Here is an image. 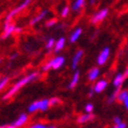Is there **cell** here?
Masks as SVG:
<instances>
[{"instance_id": "1", "label": "cell", "mask_w": 128, "mask_h": 128, "mask_svg": "<svg viewBox=\"0 0 128 128\" xmlns=\"http://www.w3.org/2000/svg\"><path fill=\"white\" fill-rule=\"evenodd\" d=\"M38 76H39L38 72H32V74H28V76L23 77L22 79H20L18 82H16V83L13 85V86L8 90V92L3 96L2 99H3V100H8V99H10V98L13 97V96H15L16 94H17L21 88L24 87L28 83H30V82H32V81H34L35 79L38 78Z\"/></svg>"}, {"instance_id": "2", "label": "cell", "mask_w": 128, "mask_h": 128, "mask_svg": "<svg viewBox=\"0 0 128 128\" xmlns=\"http://www.w3.org/2000/svg\"><path fill=\"white\" fill-rule=\"evenodd\" d=\"M64 63H65V58L63 56H57L55 58H52V60H50L46 64H44L42 69H43V72H47L50 70V69H60L63 65Z\"/></svg>"}, {"instance_id": "3", "label": "cell", "mask_w": 128, "mask_h": 128, "mask_svg": "<svg viewBox=\"0 0 128 128\" xmlns=\"http://www.w3.org/2000/svg\"><path fill=\"white\" fill-rule=\"evenodd\" d=\"M32 1L33 0H24V1L21 3L20 5H18L16 8H14V10H12L8 14V16H6V18H5V21H10L12 20V18H14L16 15H18L20 12H22L23 10H25L26 8L28 6V5L32 3Z\"/></svg>"}, {"instance_id": "4", "label": "cell", "mask_w": 128, "mask_h": 128, "mask_svg": "<svg viewBox=\"0 0 128 128\" xmlns=\"http://www.w3.org/2000/svg\"><path fill=\"white\" fill-rule=\"evenodd\" d=\"M108 13H109V10L108 8H102V10H100L99 12H97L94 16H92V23L94 24H98L100 22H102V21L107 17L108 16Z\"/></svg>"}, {"instance_id": "5", "label": "cell", "mask_w": 128, "mask_h": 128, "mask_svg": "<svg viewBox=\"0 0 128 128\" xmlns=\"http://www.w3.org/2000/svg\"><path fill=\"white\" fill-rule=\"evenodd\" d=\"M109 56H110V48L108 46H106L101 50V52L99 54V56L97 58L98 65H104V64L107 62V60L109 59Z\"/></svg>"}, {"instance_id": "6", "label": "cell", "mask_w": 128, "mask_h": 128, "mask_svg": "<svg viewBox=\"0 0 128 128\" xmlns=\"http://www.w3.org/2000/svg\"><path fill=\"white\" fill-rule=\"evenodd\" d=\"M107 85H108V82H107V80H105V79H102V80H99L98 82H96V84L94 85V92L96 94H101L102 92H104V90L107 88Z\"/></svg>"}, {"instance_id": "7", "label": "cell", "mask_w": 128, "mask_h": 128, "mask_svg": "<svg viewBox=\"0 0 128 128\" xmlns=\"http://www.w3.org/2000/svg\"><path fill=\"white\" fill-rule=\"evenodd\" d=\"M83 56H84V52L82 50H79L76 52V54L74 55L72 60V69H77L78 68L79 63L81 62Z\"/></svg>"}, {"instance_id": "8", "label": "cell", "mask_w": 128, "mask_h": 128, "mask_svg": "<svg viewBox=\"0 0 128 128\" xmlns=\"http://www.w3.org/2000/svg\"><path fill=\"white\" fill-rule=\"evenodd\" d=\"M28 116L26 114H21L19 116H18V119H16V121L13 123L14 126L16 127H22L23 125H25L26 123H28Z\"/></svg>"}, {"instance_id": "9", "label": "cell", "mask_w": 128, "mask_h": 128, "mask_svg": "<svg viewBox=\"0 0 128 128\" xmlns=\"http://www.w3.org/2000/svg\"><path fill=\"white\" fill-rule=\"evenodd\" d=\"M48 14V10H41V12L37 15V16H35V17L30 20V25H35V24H37L38 22H40L41 20H43L45 17H46V15Z\"/></svg>"}, {"instance_id": "10", "label": "cell", "mask_w": 128, "mask_h": 128, "mask_svg": "<svg viewBox=\"0 0 128 128\" xmlns=\"http://www.w3.org/2000/svg\"><path fill=\"white\" fill-rule=\"evenodd\" d=\"M94 116L92 114H87V112H85V114H80V116H78L77 123H78V124H85V123H87V122L94 120Z\"/></svg>"}, {"instance_id": "11", "label": "cell", "mask_w": 128, "mask_h": 128, "mask_svg": "<svg viewBox=\"0 0 128 128\" xmlns=\"http://www.w3.org/2000/svg\"><path fill=\"white\" fill-rule=\"evenodd\" d=\"M82 33H83V30L81 28H76L70 34V36H69V42H70V43H76V42L79 40L80 37H81Z\"/></svg>"}, {"instance_id": "12", "label": "cell", "mask_w": 128, "mask_h": 128, "mask_svg": "<svg viewBox=\"0 0 128 128\" xmlns=\"http://www.w3.org/2000/svg\"><path fill=\"white\" fill-rule=\"evenodd\" d=\"M125 74H116V77L114 79V86L116 88H121L122 87V85H123L124 83V80H125Z\"/></svg>"}, {"instance_id": "13", "label": "cell", "mask_w": 128, "mask_h": 128, "mask_svg": "<svg viewBox=\"0 0 128 128\" xmlns=\"http://www.w3.org/2000/svg\"><path fill=\"white\" fill-rule=\"evenodd\" d=\"M100 76V69L98 67H92L90 68V70L88 72V81L90 82H94Z\"/></svg>"}, {"instance_id": "14", "label": "cell", "mask_w": 128, "mask_h": 128, "mask_svg": "<svg viewBox=\"0 0 128 128\" xmlns=\"http://www.w3.org/2000/svg\"><path fill=\"white\" fill-rule=\"evenodd\" d=\"M65 43H66V39L64 38V37H61V38H59L56 42H55V45H54V50L55 52H61L64 46H65Z\"/></svg>"}, {"instance_id": "15", "label": "cell", "mask_w": 128, "mask_h": 128, "mask_svg": "<svg viewBox=\"0 0 128 128\" xmlns=\"http://www.w3.org/2000/svg\"><path fill=\"white\" fill-rule=\"evenodd\" d=\"M15 28H16V24H14V23H10V24L6 26V28H4V32H3L2 36H1V38H2V39H6V38H8V37L15 32Z\"/></svg>"}, {"instance_id": "16", "label": "cell", "mask_w": 128, "mask_h": 128, "mask_svg": "<svg viewBox=\"0 0 128 128\" xmlns=\"http://www.w3.org/2000/svg\"><path fill=\"white\" fill-rule=\"evenodd\" d=\"M79 81H80V70H76L72 78V80H70V82H69L68 88L69 89H74L79 84Z\"/></svg>"}, {"instance_id": "17", "label": "cell", "mask_w": 128, "mask_h": 128, "mask_svg": "<svg viewBox=\"0 0 128 128\" xmlns=\"http://www.w3.org/2000/svg\"><path fill=\"white\" fill-rule=\"evenodd\" d=\"M85 3H86V0H74L72 5V10H74V12H78L84 6Z\"/></svg>"}, {"instance_id": "18", "label": "cell", "mask_w": 128, "mask_h": 128, "mask_svg": "<svg viewBox=\"0 0 128 128\" xmlns=\"http://www.w3.org/2000/svg\"><path fill=\"white\" fill-rule=\"evenodd\" d=\"M50 107V99H42L39 101V110L40 111H46Z\"/></svg>"}, {"instance_id": "19", "label": "cell", "mask_w": 128, "mask_h": 128, "mask_svg": "<svg viewBox=\"0 0 128 128\" xmlns=\"http://www.w3.org/2000/svg\"><path fill=\"white\" fill-rule=\"evenodd\" d=\"M128 96V90L127 89H120V92H118L116 94V101H118L119 103H122L123 101L125 100V98Z\"/></svg>"}, {"instance_id": "20", "label": "cell", "mask_w": 128, "mask_h": 128, "mask_svg": "<svg viewBox=\"0 0 128 128\" xmlns=\"http://www.w3.org/2000/svg\"><path fill=\"white\" fill-rule=\"evenodd\" d=\"M39 110V101H35L28 106V112H36Z\"/></svg>"}, {"instance_id": "21", "label": "cell", "mask_w": 128, "mask_h": 128, "mask_svg": "<svg viewBox=\"0 0 128 128\" xmlns=\"http://www.w3.org/2000/svg\"><path fill=\"white\" fill-rule=\"evenodd\" d=\"M55 42H56V40H55L54 38H50L48 40H47V42H46V44H45V48H46L47 50H50L52 48H54Z\"/></svg>"}, {"instance_id": "22", "label": "cell", "mask_w": 128, "mask_h": 128, "mask_svg": "<svg viewBox=\"0 0 128 128\" xmlns=\"http://www.w3.org/2000/svg\"><path fill=\"white\" fill-rule=\"evenodd\" d=\"M62 103V101L60 98H58V97H54V98H52L50 99V106H56V105H59Z\"/></svg>"}, {"instance_id": "23", "label": "cell", "mask_w": 128, "mask_h": 128, "mask_svg": "<svg viewBox=\"0 0 128 128\" xmlns=\"http://www.w3.org/2000/svg\"><path fill=\"white\" fill-rule=\"evenodd\" d=\"M69 12H70V8L68 6V5H65L63 8H62V10H61V16L63 18H66L67 16L69 15Z\"/></svg>"}, {"instance_id": "24", "label": "cell", "mask_w": 128, "mask_h": 128, "mask_svg": "<svg viewBox=\"0 0 128 128\" xmlns=\"http://www.w3.org/2000/svg\"><path fill=\"white\" fill-rule=\"evenodd\" d=\"M8 77H4V78H2V79H0V92L6 86L8 85Z\"/></svg>"}, {"instance_id": "25", "label": "cell", "mask_w": 128, "mask_h": 128, "mask_svg": "<svg viewBox=\"0 0 128 128\" xmlns=\"http://www.w3.org/2000/svg\"><path fill=\"white\" fill-rule=\"evenodd\" d=\"M94 109V104H92V103H87L86 105H85V111H86L87 114H92Z\"/></svg>"}, {"instance_id": "26", "label": "cell", "mask_w": 128, "mask_h": 128, "mask_svg": "<svg viewBox=\"0 0 128 128\" xmlns=\"http://www.w3.org/2000/svg\"><path fill=\"white\" fill-rule=\"evenodd\" d=\"M57 22H58V21H57L56 18H52V19H50L46 22V26H47V28H52V26H55L57 24Z\"/></svg>"}, {"instance_id": "27", "label": "cell", "mask_w": 128, "mask_h": 128, "mask_svg": "<svg viewBox=\"0 0 128 128\" xmlns=\"http://www.w3.org/2000/svg\"><path fill=\"white\" fill-rule=\"evenodd\" d=\"M47 125L44 123H35L33 125H30L28 128H46Z\"/></svg>"}, {"instance_id": "28", "label": "cell", "mask_w": 128, "mask_h": 128, "mask_svg": "<svg viewBox=\"0 0 128 128\" xmlns=\"http://www.w3.org/2000/svg\"><path fill=\"white\" fill-rule=\"evenodd\" d=\"M122 122V119L120 118V116H116V118L114 119V126H116V125H119L120 123Z\"/></svg>"}, {"instance_id": "29", "label": "cell", "mask_w": 128, "mask_h": 128, "mask_svg": "<svg viewBox=\"0 0 128 128\" xmlns=\"http://www.w3.org/2000/svg\"><path fill=\"white\" fill-rule=\"evenodd\" d=\"M116 127H119V128H127V124L125 123V122L122 121L119 125H116Z\"/></svg>"}, {"instance_id": "30", "label": "cell", "mask_w": 128, "mask_h": 128, "mask_svg": "<svg viewBox=\"0 0 128 128\" xmlns=\"http://www.w3.org/2000/svg\"><path fill=\"white\" fill-rule=\"evenodd\" d=\"M122 103H123V105L125 106V108L128 110V96H127V97L125 98V100L123 101V102H122Z\"/></svg>"}, {"instance_id": "31", "label": "cell", "mask_w": 128, "mask_h": 128, "mask_svg": "<svg viewBox=\"0 0 128 128\" xmlns=\"http://www.w3.org/2000/svg\"><path fill=\"white\" fill-rule=\"evenodd\" d=\"M21 32H22V28H19V26H16V28H15V32H14V33L19 34V33H21Z\"/></svg>"}, {"instance_id": "32", "label": "cell", "mask_w": 128, "mask_h": 128, "mask_svg": "<svg viewBox=\"0 0 128 128\" xmlns=\"http://www.w3.org/2000/svg\"><path fill=\"white\" fill-rule=\"evenodd\" d=\"M94 94V89L92 88V89H90V92H89V94H88V97H89V98H92Z\"/></svg>"}, {"instance_id": "33", "label": "cell", "mask_w": 128, "mask_h": 128, "mask_svg": "<svg viewBox=\"0 0 128 128\" xmlns=\"http://www.w3.org/2000/svg\"><path fill=\"white\" fill-rule=\"evenodd\" d=\"M17 57H18V54L17 52H15V54H13L12 56H10V60H14L15 58H17Z\"/></svg>"}, {"instance_id": "34", "label": "cell", "mask_w": 128, "mask_h": 128, "mask_svg": "<svg viewBox=\"0 0 128 128\" xmlns=\"http://www.w3.org/2000/svg\"><path fill=\"white\" fill-rule=\"evenodd\" d=\"M5 128H17V127H16V126H14V125L12 124V125H8V126H5Z\"/></svg>"}, {"instance_id": "35", "label": "cell", "mask_w": 128, "mask_h": 128, "mask_svg": "<svg viewBox=\"0 0 128 128\" xmlns=\"http://www.w3.org/2000/svg\"><path fill=\"white\" fill-rule=\"evenodd\" d=\"M124 74H125V77H128V67L126 68V70H125V72H124Z\"/></svg>"}, {"instance_id": "36", "label": "cell", "mask_w": 128, "mask_h": 128, "mask_svg": "<svg viewBox=\"0 0 128 128\" xmlns=\"http://www.w3.org/2000/svg\"><path fill=\"white\" fill-rule=\"evenodd\" d=\"M96 1H97V0H89V3H90V4H94Z\"/></svg>"}, {"instance_id": "37", "label": "cell", "mask_w": 128, "mask_h": 128, "mask_svg": "<svg viewBox=\"0 0 128 128\" xmlns=\"http://www.w3.org/2000/svg\"><path fill=\"white\" fill-rule=\"evenodd\" d=\"M46 128H57V127L55 125H50V126H47Z\"/></svg>"}, {"instance_id": "38", "label": "cell", "mask_w": 128, "mask_h": 128, "mask_svg": "<svg viewBox=\"0 0 128 128\" xmlns=\"http://www.w3.org/2000/svg\"><path fill=\"white\" fill-rule=\"evenodd\" d=\"M0 128H5V126H0Z\"/></svg>"}, {"instance_id": "39", "label": "cell", "mask_w": 128, "mask_h": 128, "mask_svg": "<svg viewBox=\"0 0 128 128\" xmlns=\"http://www.w3.org/2000/svg\"><path fill=\"white\" fill-rule=\"evenodd\" d=\"M1 62H2V60H1V59H0V64H1Z\"/></svg>"}, {"instance_id": "40", "label": "cell", "mask_w": 128, "mask_h": 128, "mask_svg": "<svg viewBox=\"0 0 128 128\" xmlns=\"http://www.w3.org/2000/svg\"><path fill=\"white\" fill-rule=\"evenodd\" d=\"M114 128H119V127H116V126H114Z\"/></svg>"}]
</instances>
